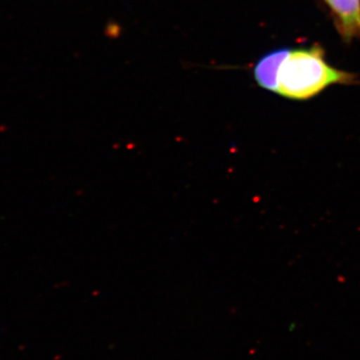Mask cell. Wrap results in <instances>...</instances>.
<instances>
[{"label":"cell","mask_w":360,"mask_h":360,"mask_svg":"<svg viewBox=\"0 0 360 360\" xmlns=\"http://www.w3.org/2000/svg\"><path fill=\"white\" fill-rule=\"evenodd\" d=\"M278 94L295 101H307L333 84H352L356 75L328 65L321 47L293 49L279 71Z\"/></svg>","instance_id":"cell-1"},{"label":"cell","mask_w":360,"mask_h":360,"mask_svg":"<svg viewBox=\"0 0 360 360\" xmlns=\"http://www.w3.org/2000/svg\"><path fill=\"white\" fill-rule=\"evenodd\" d=\"M335 18L336 28L347 41L360 39V0H324Z\"/></svg>","instance_id":"cell-2"},{"label":"cell","mask_w":360,"mask_h":360,"mask_svg":"<svg viewBox=\"0 0 360 360\" xmlns=\"http://www.w3.org/2000/svg\"><path fill=\"white\" fill-rule=\"evenodd\" d=\"M290 49H277L265 54L253 68V75L257 84L262 89L278 94L279 71L283 61L290 54Z\"/></svg>","instance_id":"cell-3"}]
</instances>
